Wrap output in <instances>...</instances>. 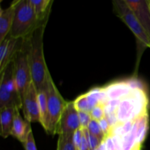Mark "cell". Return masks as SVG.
Masks as SVG:
<instances>
[{"instance_id": "cell-11", "label": "cell", "mask_w": 150, "mask_h": 150, "mask_svg": "<svg viewBox=\"0 0 150 150\" xmlns=\"http://www.w3.org/2000/svg\"><path fill=\"white\" fill-rule=\"evenodd\" d=\"M31 130H32L31 123L25 119L22 118L20 112H19V109H16L11 136L17 139L22 144H23L26 142V138Z\"/></svg>"}, {"instance_id": "cell-15", "label": "cell", "mask_w": 150, "mask_h": 150, "mask_svg": "<svg viewBox=\"0 0 150 150\" xmlns=\"http://www.w3.org/2000/svg\"><path fill=\"white\" fill-rule=\"evenodd\" d=\"M37 16L38 21L40 23H47L51 11V4L53 1L51 0H30Z\"/></svg>"}, {"instance_id": "cell-23", "label": "cell", "mask_w": 150, "mask_h": 150, "mask_svg": "<svg viewBox=\"0 0 150 150\" xmlns=\"http://www.w3.org/2000/svg\"><path fill=\"white\" fill-rule=\"evenodd\" d=\"M23 144L25 148V150H38L37 149L36 144H35V139H34L33 133H32V130L29 133L27 138H26V142Z\"/></svg>"}, {"instance_id": "cell-25", "label": "cell", "mask_w": 150, "mask_h": 150, "mask_svg": "<svg viewBox=\"0 0 150 150\" xmlns=\"http://www.w3.org/2000/svg\"><path fill=\"white\" fill-rule=\"evenodd\" d=\"M83 136V131L82 128H80L78 130H76L74 133V134H73V142H74V144L75 146H76V148L77 150L79 149L81 142Z\"/></svg>"}, {"instance_id": "cell-26", "label": "cell", "mask_w": 150, "mask_h": 150, "mask_svg": "<svg viewBox=\"0 0 150 150\" xmlns=\"http://www.w3.org/2000/svg\"><path fill=\"white\" fill-rule=\"evenodd\" d=\"M94 150H100V149H99V148H98V149H94Z\"/></svg>"}, {"instance_id": "cell-19", "label": "cell", "mask_w": 150, "mask_h": 150, "mask_svg": "<svg viewBox=\"0 0 150 150\" xmlns=\"http://www.w3.org/2000/svg\"><path fill=\"white\" fill-rule=\"evenodd\" d=\"M86 129H87V130L90 134L93 135V136H96V137L99 138L102 140H105V136H104L102 130L100 128V126L99 121L92 120V121L90 122Z\"/></svg>"}, {"instance_id": "cell-18", "label": "cell", "mask_w": 150, "mask_h": 150, "mask_svg": "<svg viewBox=\"0 0 150 150\" xmlns=\"http://www.w3.org/2000/svg\"><path fill=\"white\" fill-rule=\"evenodd\" d=\"M73 102H74L75 107L78 110V111L90 113L94 108L89 101V97L86 93L79 96Z\"/></svg>"}, {"instance_id": "cell-17", "label": "cell", "mask_w": 150, "mask_h": 150, "mask_svg": "<svg viewBox=\"0 0 150 150\" xmlns=\"http://www.w3.org/2000/svg\"><path fill=\"white\" fill-rule=\"evenodd\" d=\"M57 150H77L73 142V135H58Z\"/></svg>"}, {"instance_id": "cell-13", "label": "cell", "mask_w": 150, "mask_h": 150, "mask_svg": "<svg viewBox=\"0 0 150 150\" xmlns=\"http://www.w3.org/2000/svg\"><path fill=\"white\" fill-rule=\"evenodd\" d=\"M103 89L108 100H122L129 96L133 92V89L128 86L126 81L111 83L104 87Z\"/></svg>"}, {"instance_id": "cell-8", "label": "cell", "mask_w": 150, "mask_h": 150, "mask_svg": "<svg viewBox=\"0 0 150 150\" xmlns=\"http://www.w3.org/2000/svg\"><path fill=\"white\" fill-rule=\"evenodd\" d=\"M21 109L24 119L29 122H40L38 93L33 82L30 84L22 100Z\"/></svg>"}, {"instance_id": "cell-14", "label": "cell", "mask_w": 150, "mask_h": 150, "mask_svg": "<svg viewBox=\"0 0 150 150\" xmlns=\"http://www.w3.org/2000/svg\"><path fill=\"white\" fill-rule=\"evenodd\" d=\"M18 108H4L0 109V123H1V136L6 139L9 136H11L13 129V121L15 114Z\"/></svg>"}, {"instance_id": "cell-4", "label": "cell", "mask_w": 150, "mask_h": 150, "mask_svg": "<svg viewBox=\"0 0 150 150\" xmlns=\"http://www.w3.org/2000/svg\"><path fill=\"white\" fill-rule=\"evenodd\" d=\"M29 38L25 39L23 47L18 51L13 61V77L21 100H23L29 86L32 83L29 62Z\"/></svg>"}, {"instance_id": "cell-7", "label": "cell", "mask_w": 150, "mask_h": 150, "mask_svg": "<svg viewBox=\"0 0 150 150\" xmlns=\"http://www.w3.org/2000/svg\"><path fill=\"white\" fill-rule=\"evenodd\" d=\"M81 128L79 121V111L74 102H67L62 114L57 128L58 135H73L76 130Z\"/></svg>"}, {"instance_id": "cell-21", "label": "cell", "mask_w": 150, "mask_h": 150, "mask_svg": "<svg viewBox=\"0 0 150 150\" xmlns=\"http://www.w3.org/2000/svg\"><path fill=\"white\" fill-rule=\"evenodd\" d=\"M90 114L92 120H95L97 121H100L102 119L105 118V111H104L103 105L99 104L97 106H95L92 110Z\"/></svg>"}, {"instance_id": "cell-9", "label": "cell", "mask_w": 150, "mask_h": 150, "mask_svg": "<svg viewBox=\"0 0 150 150\" xmlns=\"http://www.w3.org/2000/svg\"><path fill=\"white\" fill-rule=\"evenodd\" d=\"M25 39L12 38L10 35L0 42V73L13 61L15 56L24 44Z\"/></svg>"}, {"instance_id": "cell-16", "label": "cell", "mask_w": 150, "mask_h": 150, "mask_svg": "<svg viewBox=\"0 0 150 150\" xmlns=\"http://www.w3.org/2000/svg\"><path fill=\"white\" fill-rule=\"evenodd\" d=\"M38 93V102H39L40 114V124L48 133L49 126V116H48L47 98L45 90L40 91Z\"/></svg>"}, {"instance_id": "cell-22", "label": "cell", "mask_w": 150, "mask_h": 150, "mask_svg": "<svg viewBox=\"0 0 150 150\" xmlns=\"http://www.w3.org/2000/svg\"><path fill=\"white\" fill-rule=\"evenodd\" d=\"M79 121H80L81 127L83 129L87 128L88 125L92 121V118L91 117L90 113L83 112V111H79Z\"/></svg>"}, {"instance_id": "cell-2", "label": "cell", "mask_w": 150, "mask_h": 150, "mask_svg": "<svg viewBox=\"0 0 150 150\" xmlns=\"http://www.w3.org/2000/svg\"><path fill=\"white\" fill-rule=\"evenodd\" d=\"M44 23L38 21L30 0L16 1L14 18L9 35L12 38L28 39L38 26Z\"/></svg>"}, {"instance_id": "cell-3", "label": "cell", "mask_w": 150, "mask_h": 150, "mask_svg": "<svg viewBox=\"0 0 150 150\" xmlns=\"http://www.w3.org/2000/svg\"><path fill=\"white\" fill-rule=\"evenodd\" d=\"M113 7L115 14L127 25L134 34L138 45V59H140L144 51L150 48V40L139 20L125 0L113 1Z\"/></svg>"}, {"instance_id": "cell-10", "label": "cell", "mask_w": 150, "mask_h": 150, "mask_svg": "<svg viewBox=\"0 0 150 150\" xmlns=\"http://www.w3.org/2000/svg\"><path fill=\"white\" fill-rule=\"evenodd\" d=\"M131 9L150 40V1L149 0H125Z\"/></svg>"}, {"instance_id": "cell-24", "label": "cell", "mask_w": 150, "mask_h": 150, "mask_svg": "<svg viewBox=\"0 0 150 150\" xmlns=\"http://www.w3.org/2000/svg\"><path fill=\"white\" fill-rule=\"evenodd\" d=\"M100 126V128L102 130L104 136H105V139L107 137H109L111 136V127L110 126L109 123L107 121V120L105 118L102 119L99 121Z\"/></svg>"}, {"instance_id": "cell-1", "label": "cell", "mask_w": 150, "mask_h": 150, "mask_svg": "<svg viewBox=\"0 0 150 150\" xmlns=\"http://www.w3.org/2000/svg\"><path fill=\"white\" fill-rule=\"evenodd\" d=\"M46 24L38 26L29 38V62L32 82L38 92L45 90L50 74L45 64L43 51V35Z\"/></svg>"}, {"instance_id": "cell-5", "label": "cell", "mask_w": 150, "mask_h": 150, "mask_svg": "<svg viewBox=\"0 0 150 150\" xmlns=\"http://www.w3.org/2000/svg\"><path fill=\"white\" fill-rule=\"evenodd\" d=\"M0 109L4 108H22V100L13 77V62L0 73Z\"/></svg>"}, {"instance_id": "cell-27", "label": "cell", "mask_w": 150, "mask_h": 150, "mask_svg": "<svg viewBox=\"0 0 150 150\" xmlns=\"http://www.w3.org/2000/svg\"><path fill=\"white\" fill-rule=\"evenodd\" d=\"M149 1H150V0H149Z\"/></svg>"}, {"instance_id": "cell-20", "label": "cell", "mask_w": 150, "mask_h": 150, "mask_svg": "<svg viewBox=\"0 0 150 150\" xmlns=\"http://www.w3.org/2000/svg\"><path fill=\"white\" fill-rule=\"evenodd\" d=\"M83 131L85 136H86V139H87V142L88 144H89V149H90V150L98 149V148L100 147V146L101 145V144L104 142V140H102V139H99V138L90 134L86 128L83 129Z\"/></svg>"}, {"instance_id": "cell-12", "label": "cell", "mask_w": 150, "mask_h": 150, "mask_svg": "<svg viewBox=\"0 0 150 150\" xmlns=\"http://www.w3.org/2000/svg\"><path fill=\"white\" fill-rule=\"evenodd\" d=\"M16 1H13L7 8L0 10V42L10 34L15 15Z\"/></svg>"}, {"instance_id": "cell-6", "label": "cell", "mask_w": 150, "mask_h": 150, "mask_svg": "<svg viewBox=\"0 0 150 150\" xmlns=\"http://www.w3.org/2000/svg\"><path fill=\"white\" fill-rule=\"evenodd\" d=\"M45 92L46 94L49 116V126L48 133L54 136L57 133L59 122L67 102L60 95L59 92L53 81L51 74L48 75V82L45 86Z\"/></svg>"}]
</instances>
